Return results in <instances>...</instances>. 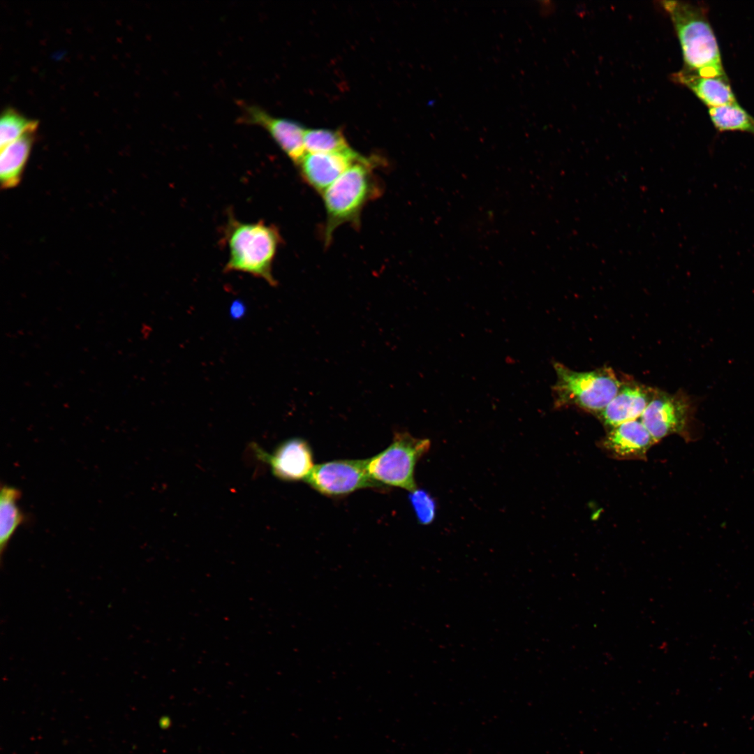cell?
Listing matches in <instances>:
<instances>
[{
    "label": "cell",
    "mask_w": 754,
    "mask_h": 754,
    "mask_svg": "<svg viewBox=\"0 0 754 754\" xmlns=\"http://www.w3.org/2000/svg\"><path fill=\"white\" fill-rule=\"evenodd\" d=\"M304 143L308 153H333L351 149L342 133L332 129H305Z\"/></svg>",
    "instance_id": "obj_17"
},
{
    "label": "cell",
    "mask_w": 754,
    "mask_h": 754,
    "mask_svg": "<svg viewBox=\"0 0 754 754\" xmlns=\"http://www.w3.org/2000/svg\"><path fill=\"white\" fill-rule=\"evenodd\" d=\"M361 156L352 149L333 153H306L297 166L302 179L323 194Z\"/></svg>",
    "instance_id": "obj_10"
},
{
    "label": "cell",
    "mask_w": 754,
    "mask_h": 754,
    "mask_svg": "<svg viewBox=\"0 0 754 754\" xmlns=\"http://www.w3.org/2000/svg\"><path fill=\"white\" fill-rule=\"evenodd\" d=\"M34 140L35 131L28 132L1 148L0 178L2 188H13L20 183Z\"/></svg>",
    "instance_id": "obj_14"
},
{
    "label": "cell",
    "mask_w": 754,
    "mask_h": 754,
    "mask_svg": "<svg viewBox=\"0 0 754 754\" xmlns=\"http://www.w3.org/2000/svg\"><path fill=\"white\" fill-rule=\"evenodd\" d=\"M710 119L719 131H739L754 135V117L735 103L711 108Z\"/></svg>",
    "instance_id": "obj_16"
},
{
    "label": "cell",
    "mask_w": 754,
    "mask_h": 754,
    "mask_svg": "<svg viewBox=\"0 0 754 754\" xmlns=\"http://www.w3.org/2000/svg\"><path fill=\"white\" fill-rule=\"evenodd\" d=\"M674 78L710 108L737 103L727 77H702L683 69Z\"/></svg>",
    "instance_id": "obj_13"
},
{
    "label": "cell",
    "mask_w": 754,
    "mask_h": 754,
    "mask_svg": "<svg viewBox=\"0 0 754 754\" xmlns=\"http://www.w3.org/2000/svg\"><path fill=\"white\" fill-rule=\"evenodd\" d=\"M409 500L419 522L429 524L435 518L436 503L430 494L424 490L411 491Z\"/></svg>",
    "instance_id": "obj_19"
},
{
    "label": "cell",
    "mask_w": 754,
    "mask_h": 754,
    "mask_svg": "<svg viewBox=\"0 0 754 754\" xmlns=\"http://www.w3.org/2000/svg\"><path fill=\"white\" fill-rule=\"evenodd\" d=\"M366 459H339L314 466L305 482L318 492L340 497L364 488L383 487L367 471Z\"/></svg>",
    "instance_id": "obj_7"
},
{
    "label": "cell",
    "mask_w": 754,
    "mask_h": 754,
    "mask_svg": "<svg viewBox=\"0 0 754 754\" xmlns=\"http://www.w3.org/2000/svg\"><path fill=\"white\" fill-rule=\"evenodd\" d=\"M554 368L556 381L552 391L557 408L576 406L599 413L614 397L621 385L614 371L607 367L576 371L555 362Z\"/></svg>",
    "instance_id": "obj_4"
},
{
    "label": "cell",
    "mask_w": 754,
    "mask_h": 754,
    "mask_svg": "<svg viewBox=\"0 0 754 754\" xmlns=\"http://www.w3.org/2000/svg\"><path fill=\"white\" fill-rule=\"evenodd\" d=\"M663 3L680 43L684 69L702 77H726L716 38L704 12L686 2Z\"/></svg>",
    "instance_id": "obj_3"
},
{
    "label": "cell",
    "mask_w": 754,
    "mask_h": 754,
    "mask_svg": "<svg viewBox=\"0 0 754 754\" xmlns=\"http://www.w3.org/2000/svg\"><path fill=\"white\" fill-rule=\"evenodd\" d=\"M223 240L228 260L224 272H241L264 279L272 286L277 281L272 268L282 238L279 229L263 221L242 222L230 214Z\"/></svg>",
    "instance_id": "obj_2"
},
{
    "label": "cell",
    "mask_w": 754,
    "mask_h": 754,
    "mask_svg": "<svg viewBox=\"0 0 754 754\" xmlns=\"http://www.w3.org/2000/svg\"><path fill=\"white\" fill-rule=\"evenodd\" d=\"M253 448L257 457L267 464L272 474L281 480L305 481L314 467L311 448L301 438L285 441L272 453L258 446Z\"/></svg>",
    "instance_id": "obj_8"
},
{
    "label": "cell",
    "mask_w": 754,
    "mask_h": 754,
    "mask_svg": "<svg viewBox=\"0 0 754 754\" xmlns=\"http://www.w3.org/2000/svg\"><path fill=\"white\" fill-rule=\"evenodd\" d=\"M243 309H244L242 307L241 304L235 303L232 306V313L234 315L235 317L239 316L243 312Z\"/></svg>",
    "instance_id": "obj_20"
},
{
    "label": "cell",
    "mask_w": 754,
    "mask_h": 754,
    "mask_svg": "<svg viewBox=\"0 0 754 754\" xmlns=\"http://www.w3.org/2000/svg\"><path fill=\"white\" fill-rule=\"evenodd\" d=\"M22 496L16 487L2 485L0 493V553L2 555L18 527L24 521V515L18 505Z\"/></svg>",
    "instance_id": "obj_15"
},
{
    "label": "cell",
    "mask_w": 754,
    "mask_h": 754,
    "mask_svg": "<svg viewBox=\"0 0 754 754\" xmlns=\"http://www.w3.org/2000/svg\"><path fill=\"white\" fill-rule=\"evenodd\" d=\"M655 442L641 420H635L612 428L603 446L619 458H643Z\"/></svg>",
    "instance_id": "obj_12"
},
{
    "label": "cell",
    "mask_w": 754,
    "mask_h": 754,
    "mask_svg": "<svg viewBox=\"0 0 754 754\" xmlns=\"http://www.w3.org/2000/svg\"><path fill=\"white\" fill-rule=\"evenodd\" d=\"M694 411V402L685 392L656 391L640 420L656 442L675 434L688 438Z\"/></svg>",
    "instance_id": "obj_6"
},
{
    "label": "cell",
    "mask_w": 754,
    "mask_h": 754,
    "mask_svg": "<svg viewBox=\"0 0 754 754\" xmlns=\"http://www.w3.org/2000/svg\"><path fill=\"white\" fill-rule=\"evenodd\" d=\"M429 448V439L415 438L407 431L396 432L386 449L367 459L368 473L382 486L413 491L417 489L414 478L415 465Z\"/></svg>",
    "instance_id": "obj_5"
},
{
    "label": "cell",
    "mask_w": 754,
    "mask_h": 754,
    "mask_svg": "<svg viewBox=\"0 0 754 754\" xmlns=\"http://www.w3.org/2000/svg\"><path fill=\"white\" fill-rule=\"evenodd\" d=\"M377 162L362 156L322 194L326 213L323 229L326 246L339 226L350 223L357 228L364 207L380 195L382 185L375 172Z\"/></svg>",
    "instance_id": "obj_1"
},
{
    "label": "cell",
    "mask_w": 754,
    "mask_h": 754,
    "mask_svg": "<svg viewBox=\"0 0 754 754\" xmlns=\"http://www.w3.org/2000/svg\"><path fill=\"white\" fill-rule=\"evenodd\" d=\"M656 391L634 382L621 383L614 397L598 415L611 429L640 418Z\"/></svg>",
    "instance_id": "obj_11"
},
{
    "label": "cell",
    "mask_w": 754,
    "mask_h": 754,
    "mask_svg": "<svg viewBox=\"0 0 754 754\" xmlns=\"http://www.w3.org/2000/svg\"><path fill=\"white\" fill-rule=\"evenodd\" d=\"M241 106V121L265 128L286 155L297 165L306 154L304 127L291 119L275 117L259 106L251 104Z\"/></svg>",
    "instance_id": "obj_9"
},
{
    "label": "cell",
    "mask_w": 754,
    "mask_h": 754,
    "mask_svg": "<svg viewBox=\"0 0 754 754\" xmlns=\"http://www.w3.org/2000/svg\"><path fill=\"white\" fill-rule=\"evenodd\" d=\"M38 124L37 121L27 118L13 108L5 109L0 120L1 148L28 132L35 131Z\"/></svg>",
    "instance_id": "obj_18"
}]
</instances>
